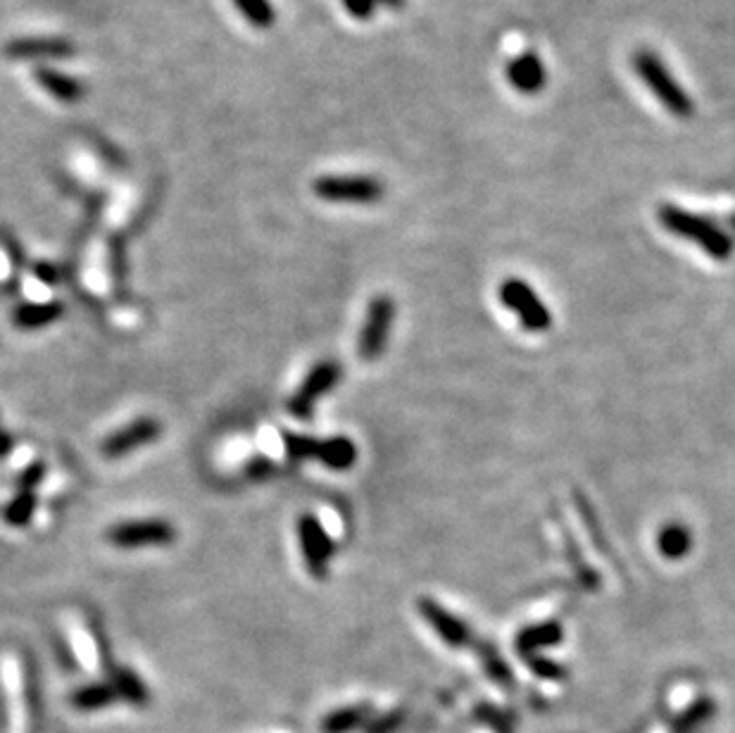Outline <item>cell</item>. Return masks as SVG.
<instances>
[{
	"label": "cell",
	"instance_id": "obj_1",
	"mask_svg": "<svg viewBox=\"0 0 735 733\" xmlns=\"http://www.w3.org/2000/svg\"><path fill=\"white\" fill-rule=\"evenodd\" d=\"M631 65L636 77L645 84V89L659 100V105H662L669 115L681 119L693 115L695 112L693 98H690V93L683 89L681 81L669 72V67L664 65V60L659 58L657 53L640 48L633 53Z\"/></svg>",
	"mask_w": 735,
	"mask_h": 733
},
{
	"label": "cell",
	"instance_id": "obj_2",
	"mask_svg": "<svg viewBox=\"0 0 735 733\" xmlns=\"http://www.w3.org/2000/svg\"><path fill=\"white\" fill-rule=\"evenodd\" d=\"M657 217L664 229L671 231V234L678 238H686V241L695 243L697 248L705 250L709 258L728 260V255H731L733 250L731 238L716 227L714 222H709L707 217H700L695 215V212L678 208V205L671 203L662 205V208L657 210Z\"/></svg>",
	"mask_w": 735,
	"mask_h": 733
},
{
	"label": "cell",
	"instance_id": "obj_3",
	"mask_svg": "<svg viewBox=\"0 0 735 733\" xmlns=\"http://www.w3.org/2000/svg\"><path fill=\"white\" fill-rule=\"evenodd\" d=\"M314 196L338 205H374L383 198L386 186L369 174H326L312 184Z\"/></svg>",
	"mask_w": 735,
	"mask_h": 733
},
{
	"label": "cell",
	"instance_id": "obj_4",
	"mask_svg": "<svg viewBox=\"0 0 735 733\" xmlns=\"http://www.w3.org/2000/svg\"><path fill=\"white\" fill-rule=\"evenodd\" d=\"M500 300L507 310H512L514 315L519 317V322L524 324L529 331H540L550 329L552 324V315L550 310L545 308L543 300L536 296V291L521 279H507L505 284L500 286Z\"/></svg>",
	"mask_w": 735,
	"mask_h": 733
},
{
	"label": "cell",
	"instance_id": "obj_5",
	"mask_svg": "<svg viewBox=\"0 0 735 733\" xmlns=\"http://www.w3.org/2000/svg\"><path fill=\"white\" fill-rule=\"evenodd\" d=\"M108 541L117 548H157L174 541V526L165 519L122 522L108 531Z\"/></svg>",
	"mask_w": 735,
	"mask_h": 733
},
{
	"label": "cell",
	"instance_id": "obj_6",
	"mask_svg": "<svg viewBox=\"0 0 735 733\" xmlns=\"http://www.w3.org/2000/svg\"><path fill=\"white\" fill-rule=\"evenodd\" d=\"M395 315V305L391 298L379 296L369 303L367 319H364V327L360 334V357L362 360H376L381 357L383 348H386L388 331H391Z\"/></svg>",
	"mask_w": 735,
	"mask_h": 733
},
{
	"label": "cell",
	"instance_id": "obj_7",
	"mask_svg": "<svg viewBox=\"0 0 735 733\" xmlns=\"http://www.w3.org/2000/svg\"><path fill=\"white\" fill-rule=\"evenodd\" d=\"M338 381H341V367L334 365V362H322L307 374V379L303 381V386L295 391V396L288 403V410L291 415L307 419L312 415L314 405H317L319 398H324L326 393L334 388Z\"/></svg>",
	"mask_w": 735,
	"mask_h": 733
},
{
	"label": "cell",
	"instance_id": "obj_8",
	"mask_svg": "<svg viewBox=\"0 0 735 733\" xmlns=\"http://www.w3.org/2000/svg\"><path fill=\"white\" fill-rule=\"evenodd\" d=\"M298 538L300 545H303L307 569H310V574L317 576V579H322V576H326V569H329L331 555H334L331 536L326 534V529L317 517L303 515L298 519Z\"/></svg>",
	"mask_w": 735,
	"mask_h": 733
},
{
	"label": "cell",
	"instance_id": "obj_9",
	"mask_svg": "<svg viewBox=\"0 0 735 733\" xmlns=\"http://www.w3.org/2000/svg\"><path fill=\"white\" fill-rule=\"evenodd\" d=\"M3 55L10 60H67L77 55V46L60 36H22L5 43Z\"/></svg>",
	"mask_w": 735,
	"mask_h": 733
},
{
	"label": "cell",
	"instance_id": "obj_10",
	"mask_svg": "<svg viewBox=\"0 0 735 733\" xmlns=\"http://www.w3.org/2000/svg\"><path fill=\"white\" fill-rule=\"evenodd\" d=\"M162 426L160 422H155V419H136V422H131L129 426H124V429L115 431V434L108 436L103 441V455L105 457H124L129 453H134V450H138L141 446H148V443H153L157 436H160Z\"/></svg>",
	"mask_w": 735,
	"mask_h": 733
},
{
	"label": "cell",
	"instance_id": "obj_11",
	"mask_svg": "<svg viewBox=\"0 0 735 733\" xmlns=\"http://www.w3.org/2000/svg\"><path fill=\"white\" fill-rule=\"evenodd\" d=\"M505 77L514 91L524 93V96H536L545 89L548 70L536 53H521L507 62Z\"/></svg>",
	"mask_w": 735,
	"mask_h": 733
},
{
	"label": "cell",
	"instance_id": "obj_12",
	"mask_svg": "<svg viewBox=\"0 0 735 733\" xmlns=\"http://www.w3.org/2000/svg\"><path fill=\"white\" fill-rule=\"evenodd\" d=\"M419 612H422L426 622L436 629V634L441 636L445 643L452 645V648H462V645H467L471 641L467 624H464L460 617H455L452 612L445 610L443 605H438L436 600L431 598L419 600Z\"/></svg>",
	"mask_w": 735,
	"mask_h": 733
},
{
	"label": "cell",
	"instance_id": "obj_13",
	"mask_svg": "<svg viewBox=\"0 0 735 733\" xmlns=\"http://www.w3.org/2000/svg\"><path fill=\"white\" fill-rule=\"evenodd\" d=\"M36 84H39L50 98L60 100V103L65 105L79 103V100L86 96V86L81 84V79L60 70H53V67H39V70H36Z\"/></svg>",
	"mask_w": 735,
	"mask_h": 733
},
{
	"label": "cell",
	"instance_id": "obj_14",
	"mask_svg": "<svg viewBox=\"0 0 735 733\" xmlns=\"http://www.w3.org/2000/svg\"><path fill=\"white\" fill-rule=\"evenodd\" d=\"M312 460H319L322 465H326L329 469H338V472H345L355 465L357 460V448L350 438L345 436H336V438H324L319 441L317 438V446H314V455Z\"/></svg>",
	"mask_w": 735,
	"mask_h": 733
},
{
	"label": "cell",
	"instance_id": "obj_15",
	"mask_svg": "<svg viewBox=\"0 0 735 733\" xmlns=\"http://www.w3.org/2000/svg\"><path fill=\"white\" fill-rule=\"evenodd\" d=\"M62 317V305L60 303H43V305H22L12 315V322L20 329H41L48 324L58 322Z\"/></svg>",
	"mask_w": 735,
	"mask_h": 733
},
{
	"label": "cell",
	"instance_id": "obj_16",
	"mask_svg": "<svg viewBox=\"0 0 735 733\" xmlns=\"http://www.w3.org/2000/svg\"><path fill=\"white\" fill-rule=\"evenodd\" d=\"M657 545H659V553H662L664 557H669V560H678V557H683L690 550V545H693V536H690V531L683 524H669L659 531Z\"/></svg>",
	"mask_w": 735,
	"mask_h": 733
},
{
	"label": "cell",
	"instance_id": "obj_17",
	"mask_svg": "<svg viewBox=\"0 0 735 733\" xmlns=\"http://www.w3.org/2000/svg\"><path fill=\"white\" fill-rule=\"evenodd\" d=\"M559 641H562V629H559V624L543 622V624L529 626V629L521 631L517 645L521 653H533V650L545 648V645H555Z\"/></svg>",
	"mask_w": 735,
	"mask_h": 733
},
{
	"label": "cell",
	"instance_id": "obj_18",
	"mask_svg": "<svg viewBox=\"0 0 735 733\" xmlns=\"http://www.w3.org/2000/svg\"><path fill=\"white\" fill-rule=\"evenodd\" d=\"M236 10L253 24L255 29H272L276 22V10L272 0H234Z\"/></svg>",
	"mask_w": 735,
	"mask_h": 733
},
{
	"label": "cell",
	"instance_id": "obj_19",
	"mask_svg": "<svg viewBox=\"0 0 735 733\" xmlns=\"http://www.w3.org/2000/svg\"><path fill=\"white\" fill-rule=\"evenodd\" d=\"M34 507H36V498L31 491H22L20 496L12 500L8 507V522L10 524H27L29 517L34 515Z\"/></svg>",
	"mask_w": 735,
	"mask_h": 733
},
{
	"label": "cell",
	"instance_id": "obj_20",
	"mask_svg": "<svg viewBox=\"0 0 735 733\" xmlns=\"http://www.w3.org/2000/svg\"><path fill=\"white\" fill-rule=\"evenodd\" d=\"M112 698H115V691H112V688L91 686V688H84V691H79L77 698H74V703H77L79 707H100V705H108Z\"/></svg>",
	"mask_w": 735,
	"mask_h": 733
},
{
	"label": "cell",
	"instance_id": "obj_21",
	"mask_svg": "<svg viewBox=\"0 0 735 733\" xmlns=\"http://www.w3.org/2000/svg\"><path fill=\"white\" fill-rule=\"evenodd\" d=\"M345 10L350 12V15L357 17V20H369V17L374 15L376 12V0H343Z\"/></svg>",
	"mask_w": 735,
	"mask_h": 733
},
{
	"label": "cell",
	"instance_id": "obj_22",
	"mask_svg": "<svg viewBox=\"0 0 735 733\" xmlns=\"http://www.w3.org/2000/svg\"><path fill=\"white\" fill-rule=\"evenodd\" d=\"M117 686L124 695H129L131 700H143V688L138 686V681L131 676V672L117 674Z\"/></svg>",
	"mask_w": 735,
	"mask_h": 733
},
{
	"label": "cell",
	"instance_id": "obj_23",
	"mask_svg": "<svg viewBox=\"0 0 735 733\" xmlns=\"http://www.w3.org/2000/svg\"><path fill=\"white\" fill-rule=\"evenodd\" d=\"M41 474H43V467H41V465L31 467V469H29V472H27V474H24V479H22V486H24V491H29V488H31V486H36V481H39V479H41Z\"/></svg>",
	"mask_w": 735,
	"mask_h": 733
},
{
	"label": "cell",
	"instance_id": "obj_24",
	"mask_svg": "<svg viewBox=\"0 0 735 733\" xmlns=\"http://www.w3.org/2000/svg\"><path fill=\"white\" fill-rule=\"evenodd\" d=\"M269 469H272V462H269V460H255L253 467H250V474L262 476V474H267Z\"/></svg>",
	"mask_w": 735,
	"mask_h": 733
},
{
	"label": "cell",
	"instance_id": "obj_25",
	"mask_svg": "<svg viewBox=\"0 0 735 733\" xmlns=\"http://www.w3.org/2000/svg\"><path fill=\"white\" fill-rule=\"evenodd\" d=\"M10 450V438L0 434V455H5Z\"/></svg>",
	"mask_w": 735,
	"mask_h": 733
},
{
	"label": "cell",
	"instance_id": "obj_26",
	"mask_svg": "<svg viewBox=\"0 0 735 733\" xmlns=\"http://www.w3.org/2000/svg\"><path fill=\"white\" fill-rule=\"evenodd\" d=\"M379 5H388V8H400L402 0H376Z\"/></svg>",
	"mask_w": 735,
	"mask_h": 733
}]
</instances>
